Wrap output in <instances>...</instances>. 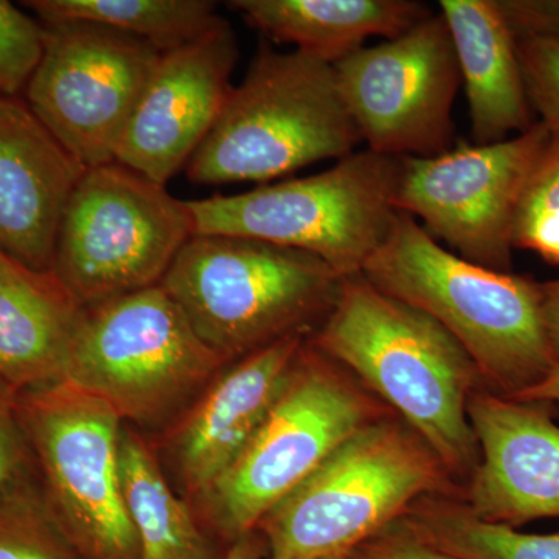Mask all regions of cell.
Segmentation results:
<instances>
[{
    "mask_svg": "<svg viewBox=\"0 0 559 559\" xmlns=\"http://www.w3.org/2000/svg\"><path fill=\"white\" fill-rule=\"evenodd\" d=\"M311 344L395 409L452 480L469 479L480 451L468 404L484 382L465 348L436 319L364 275H349Z\"/></svg>",
    "mask_w": 559,
    "mask_h": 559,
    "instance_id": "6da1fadb",
    "label": "cell"
},
{
    "mask_svg": "<svg viewBox=\"0 0 559 559\" xmlns=\"http://www.w3.org/2000/svg\"><path fill=\"white\" fill-rule=\"evenodd\" d=\"M360 275L436 319L468 353L488 392L518 399L557 367L544 330L540 283L455 255L406 213H396Z\"/></svg>",
    "mask_w": 559,
    "mask_h": 559,
    "instance_id": "7a4b0ae2",
    "label": "cell"
},
{
    "mask_svg": "<svg viewBox=\"0 0 559 559\" xmlns=\"http://www.w3.org/2000/svg\"><path fill=\"white\" fill-rule=\"evenodd\" d=\"M443 463L403 419L353 433L267 511L257 532L266 559L348 557L426 496L452 495Z\"/></svg>",
    "mask_w": 559,
    "mask_h": 559,
    "instance_id": "3957f363",
    "label": "cell"
},
{
    "mask_svg": "<svg viewBox=\"0 0 559 559\" xmlns=\"http://www.w3.org/2000/svg\"><path fill=\"white\" fill-rule=\"evenodd\" d=\"M360 142L333 64L301 50L261 46L187 176L200 186L266 183L344 159Z\"/></svg>",
    "mask_w": 559,
    "mask_h": 559,
    "instance_id": "277c9868",
    "label": "cell"
},
{
    "mask_svg": "<svg viewBox=\"0 0 559 559\" xmlns=\"http://www.w3.org/2000/svg\"><path fill=\"white\" fill-rule=\"evenodd\" d=\"M342 275L325 261L272 242L193 235L160 285L219 358L241 359L326 318Z\"/></svg>",
    "mask_w": 559,
    "mask_h": 559,
    "instance_id": "5b68a950",
    "label": "cell"
},
{
    "mask_svg": "<svg viewBox=\"0 0 559 559\" xmlns=\"http://www.w3.org/2000/svg\"><path fill=\"white\" fill-rule=\"evenodd\" d=\"M400 167V157L355 151L318 175L187 205L194 235H229L301 250L349 277L362 272L388 237L399 213Z\"/></svg>",
    "mask_w": 559,
    "mask_h": 559,
    "instance_id": "8992f818",
    "label": "cell"
},
{
    "mask_svg": "<svg viewBox=\"0 0 559 559\" xmlns=\"http://www.w3.org/2000/svg\"><path fill=\"white\" fill-rule=\"evenodd\" d=\"M340 364L305 342L285 388L237 462L210 491V520L229 546L331 452L385 411Z\"/></svg>",
    "mask_w": 559,
    "mask_h": 559,
    "instance_id": "52a82bcc",
    "label": "cell"
},
{
    "mask_svg": "<svg viewBox=\"0 0 559 559\" xmlns=\"http://www.w3.org/2000/svg\"><path fill=\"white\" fill-rule=\"evenodd\" d=\"M193 235L187 201L110 162L84 171L70 194L51 271L95 308L160 285Z\"/></svg>",
    "mask_w": 559,
    "mask_h": 559,
    "instance_id": "ba28073f",
    "label": "cell"
},
{
    "mask_svg": "<svg viewBox=\"0 0 559 559\" xmlns=\"http://www.w3.org/2000/svg\"><path fill=\"white\" fill-rule=\"evenodd\" d=\"M44 499L83 559H139L120 485V415L68 380L20 392Z\"/></svg>",
    "mask_w": 559,
    "mask_h": 559,
    "instance_id": "9c48e42d",
    "label": "cell"
},
{
    "mask_svg": "<svg viewBox=\"0 0 559 559\" xmlns=\"http://www.w3.org/2000/svg\"><path fill=\"white\" fill-rule=\"evenodd\" d=\"M224 364L168 290L156 285L87 308L66 380L108 403L121 419L148 421Z\"/></svg>",
    "mask_w": 559,
    "mask_h": 559,
    "instance_id": "30bf717a",
    "label": "cell"
},
{
    "mask_svg": "<svg viewBox=\"0 0 559 559\" xmlns=\"http://www.w3.org/2000/svg\"><path fill=\"white\" fill-rule=\"evenodd\" d=\"M550 139L546 124L536 121L502 142L462 143L439 156L400 157L395 209L447 242L455 255L511 272L514 216Z\"/></svg>",
    "mask_w": 559,
    "mask_h": 559,
    "instance_id": "8fae6325",
    "label": "cell"
},
{
    "mask_svg": "<svg viewBox=\"0 0 559 559\" xmlns=\"http://www.w3.org/2000/svg\"><path fill=\"white\" fill-rule=\"evenodd\" d=\"M162 51L91 22L44 25L25 102L86 170L116 162L120 140Z\"/></svg>",
    "mask_w": 559,
    "mask_h": 559,
    "instance_id": "7c38bea8",
    "label": "cell"
},
{
    "mask_svg": "<svg viewBox=\"0 0 559 559\" xmlns=\"http://www.w3.org/2000/svg\"><path fill=\"white\" fill-rule=\"evenodd\" d=\"M333 68L367 150L390 157H432L451 150L462 73L440 11L399 38L353 51Z\"/></svg>",
    "mask_w": 559,
    "mask_h": 559,
    "instance_id": "4fadbf2b",
    "label": "cell"
},
{
    "mask_svg": "<svg viewBox=\"0 0 559 559\" xmlns=\"http://www.w3.org/2000/svg\"><path fill=\"white\" fill-rule=\"evenodd\" d=\"M237 33L215 31L164 51L120 140L116 162L165 186L189 165L218 120L234 86Z\"/></svg>",
    "mask_w": 559,
    "mask_h": 559,
    "instance_id": "5bb4252c",
    "label": "cell"
},
{
    "mask_svg": "<svg viewBox=\"0 0 559 559\" xmlns=\"http://www.w3.org/2000/svg\"><path fill=\"white\" fill-rule=\"evenodd\" d=\"M468 415L480 459L460 499L480 520L513 528L559 518V425L551 406L477 390Z\"/></svg>",
    "mask_w": 559,
    "mask_h": 559,
    "instance_id": "9a60e30c",
    "label": "cell"
},
{
    "mask_svg": "<svg viewBox=\"0 0 559 559\" xmlns=\"http://www.w3.org/2000/svg\"><path fill=\"white\" fill-rule=\"evenodd\" d=\"M84 171L27 102L0 94V250L51 271L62 213Z\"/></svg>",
    "mask_w": 559,
    "mask_h": 559,
    "instance_id": "2e32d148",
    "label": "cell"
},
{
    "mask_svg": "<svg viewBox=\"0 0 559 559\" xmlns=\"http://www.w3.org/2000/svg\"><path fill=\"white\" fill-rule=\"evenodd\" d=\"M307 334L238 359L198 401L176 432L175 457L187 491L205 499L231 468L285 388Z\"/></svg>",
    "mask_w": 559,
    "mask_h": 559,
    "instance_id": "e0dca14e",
    "label": "cell"
},
{
    "mask_svg": "<svg viewBox=\"0 0 559 559\" xmlns=\"http://www.w3.org/2000/svg\"><path fill=\"white\" fill-rule=\"evenodd\" d=\"M87 308L53 271L0 250V378L17 392L66 380Z\"/></svg>",
    "mask_w": 559,
    "mask_h": 559,
    "instance_id": "ac0fdd59",
    "label": "cell"
},
{
    "mask_svg": "<svg viewBox=\"0 0 559 559\" xmlns=\"http://www.w3.org/2000/svg\"><path fill=\"white\" fill-rule=\"evenodd\" d=\"M439 5L465 84L473 142L488 145L530 130L536 121L516 38L496 0H441Z\"/></svg>",
    "mask_w": 559,
    "mask_h": 559,
    "instance_id": "d6986e66",
    "label": "cell"
},
{
    "mask_svg": "<svg viewBox=\"0 0 559 559\" xmlns=\"http://www.w3.org/2000/svg\"><path fill=\"white\" fill-rule=\"evenodd\" d=\"M250 27L334 64L367 39H393L432 14L415 0H234Z\"/></svg>",
    "mask_w": 559,
    "mask_h": 559,
    "instance_id": "ffe728a7",
    "label": "cell"
},
{
    "mask_svg": "<svg viewBox=\"0 0 559 559\" xmlns=\"http://www.w3.org/2000/svg\"><path fill=\"white\" fill-rule=\"evenodd\" d=\"M120 485L139 540V559H224L187 503L171 491L145 441L121 430ZM229 549V547H227Z\"/></svg>",
    "mask_w": 559,
    "mask_h": 559,
    "instance_id": "44dd1931",
    "label": "cell"
},
{
    "mask_svg": "<svg viewBox=\"0 0 559 559\" xmlns=\"http://www.w3.org/2000/svg\"><path fill=\"white\" fill-rule=\"evenodd\" d=\"M430 549L457 559H559V532L533 535L480 520L462 499H418L393 522Z\"/></svg>",
    "mask_w": 559,
    "mask_h": 559,
    "instance_id": "7402d4cb",
    "label": "cell"
},
{
    "mask_svg": "<svg viewBox=\"0 0 559 559\" xmlns=\"http://www.w3.org/2000/svg\"><path fill=\"white\" fill-rule=\"evenodd\" d=\"M22 5L38 14L46 25L91 22L164 51L201 38L224 20L209 0H31Z\"/></svg>",
    "mask_w": 559,
    "mask_h": 559,
    "instance_id": "603a6c76",
    "label": "cell"
},
{
    "mask_svg": "<svg viewBox=\"0 0 559 559\" xmlns=\"http://www.w3.org/2000/svg\"><path fill=\"white\" fill-rule=\"evenodd\" d=\"M0 559H83L25 479L0 495Z\"/></svg>",
    "mask_w": 559,
    "mask_h": 559,
    "instance_id": "cb8c5ba5",
    "label": "cell"
},
{
    "mask_svg": "<svg viewBox=\"0 0 559 559\" xmlns=\"http://www.w3.org/2000/svg\"><path fill=\"white\" fill-rule=\"evenodd\" d=\"M514 249L559 264V139L551 138L530 176L513 224Z\"/></svg>",
    "mask_w": 559,
    "mask_h": 559,
    "instance_id": "d4e9b609",
    "label": "cell"
},
{
    "mask_svg": "<svg viewBox=\"0 0 559 559\" xmlns=\"http://www.w3.org/2000/svg\"><path fill=\"white\" fill-rule=\"evenodd\" d=\"M44 27L7 0H0V94L17 97L40 60Z\"/></svg>",
    "mask_w": 559,
    "mask_h": 559,
    "instance_id": "484cf974",
    "label": "cell"
},
{
    "mask_svg": "<svg viewBox=\"0 0 559 559\" xmlns=\"http://www.w3.org/2000/svg\"><path fill=\"white\" fill-rule=\"evenodd\" d=\"M516 44L530 105L559 139V35L525 36Z\"/></svg>",
    "mask_w": 559,
    "mask_h": 559,
    "instance_id": "4316f807",
    "label": "cell"
},
{
    "mask_svg": "<svg viewBox=\"0 0 559 559\" xmlns=\"http://www.w3.org/2000/svg\"><path fill=\"white\" fill-rule=\"evenodd\" d=\"M28 450L20 417V392L0 378V495L24 480Z\"/></svg>",
    "mask_w": 559,
    "mask_h": 559,
    "instance_id": "83f0119b",
    "label": "cell"
},
{
    "mask_svg": "<svg viewBox=\"0 0 559 559\" xmlns=\"http://www.w3.org/2000/svg\"><path fill=\"white\" fill-rule=\"evenodd\" d=\"M514 38L559 35V0H496Z\"/></svg>",
    "mask_w": 559,
    "mask_h": 559,
    "instance_id": "f1b7e54d",
    "label": "cell"
},
{
    "mask_svg": "<svg viewBox=\"0 0 559 559\" xmlns=\"http://www.w3.org/2000/svg\"><path fill=\"white\" fill-rule=\"evenodd\" d=\"M347 559H457L412 538L395 524L356 547Z\"/></svg>",
    "mask_w": 559,
    "mask_h": 559,
    "instance_id": "f546056e",
    "label": "cell"
},
{
    "mask_svg": "<svg viewBox=\"0 0 559 559\" xmlns=\"http://www.w3.org/2000/svg\"><path fill=\"white\" fill-rule=\"evenodd\" d=\"M540 311L551 355L559 366V280L540 283Z\"/></svg>",
    "mask_w": 559,
    "mask_h": 559,
    "instance_id": "4dcf8cb0",
    "label": "cell"
},
{
    "mask_svg": "<svg viewBox=\"0 0 559 559\" xmlns=\"http://www.w3.org/2000/svg\"><path fill=\"white\" fill-rule=\"evenodd\" d=\"M266 555V543L255 530L231 543L224 559H264Z\"/></svg>",
    "mask_w": 559,
    "mask_h": 559,
    "instance_id": "1f68e13d",
    "label": "cell"
},
{
    "mask_svg": "<svg viewBox=\"0 0 559 559\" xmlns=\"http://www.w3.org/2000/svg\"><path fill=\"white\" fill-rule=\"evenodd\" d=\"M514 400L559 406V366L551 370V373L546 380L540 381L538 385L527 390V392L522 393L521 396Z\"/></svg>",
    "mask_w": 559,
    "mask_h": 559,
    "instance_id": "d6a6232c",
    "label": "cell"
},
{
    "mask_svg": "<svg viewBox=\"0 0 559 559\" xmlns=\"http://www.w3.org/2000/svg\"><path fill=\"white\" fill-rule=\"evenodd\" d=\"M326 559H347V557H340V558H326Z\"/></svg>",
    "mask_w": 559,
    "mask_h": 559,
    "instance_id": "836d02e7",
    "label": "cell"
}]
</instances>
